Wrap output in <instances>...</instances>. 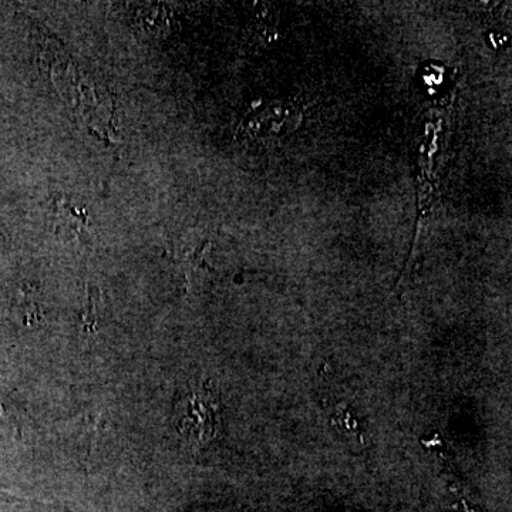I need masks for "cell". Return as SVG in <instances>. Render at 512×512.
I'll use <instances>...</instances> for the list:
<instances>
[{
  "instance_id": "obj_1",
  "label": "cell",
  "mask_w": 512,
  "mask_h": 512,
  "mask_svg": "<svg viewBox=\"0 0 512 512\" xmlns=\"http://www.w3.org/2000/svg\"><path fill=\"white\" fill-rule=\"evenodd\" d=\"M174 421L178 433L197 444L208 443L220 436L221 406L210 384H201L177 397Z\"/></svg>"
}]
</instances>
